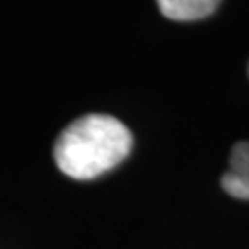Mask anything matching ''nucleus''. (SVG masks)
Returning <instances> with one entry per match:
<instances>
[{"instance_id": "1", "label": "nucleus", "mask_w": 249, "mask_h": 249, "mask_svg": "<svg viewBox=\"0 0 249 249\" xmlns=\"http://www.w3.org/2000/svg\"><path fill=\"white\" fill-rule=\"evenodd\" d=\"M131 147L133 135L119 119L108 114H85L58 135L54 160L67 177L88 181L119 166Z\"/></svg>"}, {"instance_id": "2", "label": "nucleus", "mask_w": 249, "mask_h": 249, "mask_svg": "<svg viewBox=\"0 0 249 249\" xmlns=\"http://www.w3.org/2000/svg\"><path fill=\"white\" fill-rule=\"evenodd\" d=\"M220 185L231 197L249 201V142L232 145L229 168L220 177Z\"/></svg>"}, {"instance_id": "3", "label": "nucleus", "mask_w": 249, "mask_h": 249, "mask_svg": "<svg viewBox=\"0 0 249 249\" xmlns=\"http://www.w3.org/2000/svg\"><path fill=\"white\" fill-rule=\"evenodd\" d=\"M164 17L173 21H197L212 15L222 0H156Z\"/></svg>"}]
</instances>
